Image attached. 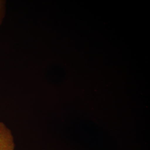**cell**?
Listing matches in <instances>:
<instances>
[{"instance_id":"obj_1","label":"cell","mask_w":150,"mask_h":150,"mask_svg":"<svg viewBox=\"0 0 150 150\" xmlns=\"http://www.w3.org/2000/svg\"><path fill=\"white\" fill-rule=\"evenodd\" d=\"M15 143L12 133L5 124L0 122V150H15Z\"/></svg>"},{"instance_id":"obj_2","label":"cell","mask_w":150,"mask_h":150,"mask_svg":"<svg viewBox=\"0 0 150 150\" xmlns=\"http://www.w3.org/2000/svg\"><path fill=\"white\" fill-rule=\"evenodd\" d=\"M6 2L4 0H0V25L2 23L5 15Z\"/></svg>"}]
</instances>
